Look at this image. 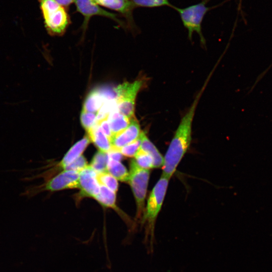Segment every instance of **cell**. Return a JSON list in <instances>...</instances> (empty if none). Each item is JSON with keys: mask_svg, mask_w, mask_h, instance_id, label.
<instances>
[{"mask_svg": "<svg viewBox=\"0 0 272 272\" xmlns=\"http://www.w3.org/2000/svg\"><path fill=\"white\" fill-rule=\"evenodd\" d=\"M134 7L157 8L163 6L172 7L169 0H130Z\"/></svg>", "mask_w": 272, "mask_h": 272, "instance_id": "22", "label": "cell"}, {"mask_svg": "<svg viewBox=\"0 0 272 272\" xmlns=\"http://www.w3.org/2000/svg\"><path fill=\"white\" fill-rule=\"evenodd\" d=\"M97 178L100 185H104L115 192H117L118 187L117 180L108 171L98 173Z\"/></svg>", "mask_w": 272, "mask_h": 272, "instance_id": "20", "label": "cell"}, {"mask_svg": "<svg viewBox=\"0 0 272 272\" xmlns=\"http://www.w3.org/2000/svg\"><path fill=\"white\" fill-rule=\"evenodd\" d=\"M97 123L100 126L103 132L110 140L112 136V133L107 118L101 120L97 122Z\"/></svg>", "mask_w": 272, "mask_h": 272, "instance_id": "26", "label": "cell"}, {"mask_svg": "<svg viewBox=\"0 0 272 272\" xmlns=\"http://www.w3.org/2000/svg\"><path fill=\"white\" fill-rule=\"evenodd\" d=\"M97 173L88 165L80 172L79 188L80 197L94 198L99 193L100 184L97 180Z\"/></svg>", "mask_w": 272, "mask_h": 272, "instance_id": "9", "label": "cell"}, {"mask_svg": "<svg viewBox=\"0 0 272 272\" xmlns=\"http://www.w3.org/2000/svg\"><path fill=\"white\" fill-rule=\"evenodd\" d=\"M150 175V170L139 167L134 160L129 164V183L137 205V220H141L145 210V200Z\"/></svg>", "mask_w": 272, "mask_h": 272, "instance_id": "5", "label": "cell"}, {"mask_svg": "<svg viewBox=\"0 0 272 272\" xmlns=\"http://www.w3.org/2000/svg\"><path fill=\"white\" fill-rule=\"evenodd\" d=\"M211 0H202L199 3L183 8L172 6L178 14L184 27L188 32L189 39L191 40L192 34H198L200 42L205 45L206 40L202 33L201 24L207 12L216 7H208L207 5Z\"/></svg>", "mask_w": 272, "mask_h": 272, "instance_id": "4", "label": "cell"}, {"mask_svg": "<svg viewBox=\"0 0 272 272\" xmlns=\"http://www.w3.org/2000/svg\"><path fill=\"white\" fill-rule=\"evenodd\" d=\"M87 162L84 156L81 155L64 170H71L81 172L88 166Z\"/></svg>", "mask_w": 272, "mask_h": 272, "instance_id": "25", "label": "cell"}, {"mask_svg": "<svg viewBox=\"0 0 272 272\" xmlns=\"http://www.w3.org/2000/svg\"><path fill=\"white\" fill-rule=\"evenodd\" d=\"M108 158L114 160L120 161L122 158V155L119 150L111 148L107 153Z\"/></svg>", "mask_w": 272, "mask_h": 272, "instance_id": "27", "label": "cell"}, {"mask_svg": "<svg viewBox=\"0 0 272 272\" xmlns=\"http://www.w3.org/2000/svg\"><path fill=\"white\" fill-rule=\"evenodd\" d=\"M80 172L71 170H64L42 184L28 187L23 192V195L28 197H32L43 191H55L79 188Z\"/></svg>", "mask_w": 272, "mask_h": 272, "instance_id": "6", "label": "cell"}, {"mask_svg": "<svg viewBox=\"0 0 272 272\" xmlns=\"http://www.w3.org/2000/svg\"><path fill=\"white\" fill-rule=\"evenodd\" d=\"M99 6L115 11L123 16L129 27H135L133 11L135 9L130 0H93Z\"/></svg>", "mask_w": 272, "mask_h": 272, "instance_id": "11", "label": "cell"}, {"mask_svg": "<svg viewBox=\"0 0 272 272\" xmlns=\"http://www.w3.org/2000/svg\"><path fill=\"white\" fill-rule=\"evenodd\" d=\"M116 197V192L104 185H100L99 192L94 198L102 206L112 208L118 212L115 204Z\"/></svg>", "mask_w": 272, "mask_h": 272, "instance_id": "17", "label": "cell"}, {"mask_svg": "<svg viewBox=\"0 0 272 272\" xmlns=\"http://www.w3.org/2000/svg\"><path fill=\"white\" fill-rule=\"evenodd\" d=\"M108 159L107 153L99 151L94 155L90 166L97 174L107 172Z\"/></svg>", "mask_w": 272, "mask_h": 272, "instance_id": "19", "label": "cell"}, {"mask_svg": "<svg viewBox=\"0 0 272 272\" xmlns=\"http://www.w3.org/2000/svg\"><path fill=\"white\" fill-rule=\"evenodd\" d=\"M107 95L101 91L95 90L92 91L86 97L82 110L98 113L105 103Z\"/></svg>", "mask_w": 272, "mask_h": 272, "instance_id": "14", "label": "cell"}, {"mask_svg": "<svg viewBox=\"0 0 272 272\" xmlns=\"http://www.w3.org/2000/svg\"><path fill=\"white\" fill-rule=\"evenodd\" d=\"M87 132L90 141L94 143L99 151L107 153L111 149L110 139L103 132L97 123Z\"/></svg>", "mask_w": 272, "mask_h": 272, "instance_id": "13", "label": "cell"}, {"mask_svg": "<svg viewBox=\"0 0 272 272\" xmlns=\"http://www.w3.org/2000/svg\"><path fill=\"white\" fill-rule=\"evenodd\" d=\"M170 179L161 175L150 192L144 212L140 220L145 228V243L149 253L153 251L154 229L157 217L161 210Z\"/></svg>", "mask_w": 272, "mask_h": 272, "instance_id": "2", "label": "cell"}, {"mask_svg": "<svg viewBox=\"0 0 272 272\" xmlns=\"http://www.w3.org/2000/svg\"><path fill=\"white\" fill-rule=\"evenodd\" d=\"M45 27L52 35H63L71 23L66 9L55 0H39Z\"/></svg>", "mask_w": 272, "mask_h": 272, "instance_id": "3", "label": "cell"}, {"mask_svg": "<svg viewBox=\"0 0 272 272\" xmlns=\"http://www.w3.org/2000/svg\"><path fill=\"white\" fill-rule=\"evenodd\" d=\"M140 137L141 139V149L148 153L152 157L154 168H162L164 163V157L144 132L142 131Z\"/></svg>", "mask_w": 272, "mask_h": 272, "instance_id": "15", "label": "cell"}, {"mask_svg": "<svg viewBox=\"0 0 272 272\" xmlns=\"http://www.w3.org/2000/svg\"><path fill=\"white\" fill-rule=\"evenodd\" d=\"M76 11L81 13L84 17V21L81 28L84 33L88 27L91 18L94 16H100L110 19L121 27H125L124 23L119 19L117 15L107 11L101 8L93 0H75Z\"/></svg>", "mask_w": 272, "mask_h": 272, "instance_id": "8", "label": "cell"}, {"mask_svg": "<svg viewBox=\"0 0 272 272\" xmlns=\"http://www.w3.org/2000/svg\"><path fill=\"white\" fill-rule=\"evenodd\" d=\"M112 136L125 129L130 119L120 113L117 109L112 111L107 117Z\"/></svg>", "mask_w": 272, "mask_h": 272, "instance_id": "16", "label": "cell"}, {"mask_svg": "<svg viewBox=\"0 0 272 272\" xmlns=\"http://www.w3.org/2000/svg\"><path fill=\"white\" fill-rule=\"evenodd\" d=\"M134 161L141 168L149 169L154 168L153 161L152 157L142 149L139 150L134 156Z\"/></svg>", "mask_w": 272, "mask_h": 272, "instance_id": "21", "label": "cell"}, {"mask_svg": "<svg viewBox=\"0 0 272 272\" xmlns=\"http://www.w3.org/2000/svg\"><path fill=\"white\" fill-rule=\"evenodd\" d=\"M212 75L211 72L190 107L182 117L164 157L161 175L169 179L175 172L190 145L192 122L197 106Z\"/></svg>", "mask_w": 272, "mask_h": 272, "instance_id": "1", "label": "cell"}, {"mask_svg": "<svg viewBox=\"0 0 272 272\" xmlns=\"http://www.w3.org/2000/svg\"><path fill=\"white\" fill-rule=\"evenodd\" d=\"M59 5L67 9L69 6L74 2L75 0H55Z\"/></svg>", "mask_w": 272, "mask_h": 272, "instance_id": "28", "label": "cell"}, {"mask_svg": "<svg viewBox=\"0 0 272 272\" xmlns=\"http://www.w3.org/2000/svg\"><path fill=\"white\" fill-rule=\"evenodd\" d=\"M90 142L88 135L76 143L56 166L57 169L64 170L69 165L81 156Z\"/></svg>", "mask_w": 272, "mask_h": 272, "instance_id": "12", "label": "cell"}, {"mask_svg": "<svg viewBox=\"0 0 272 272\" xmlns=\"http://www.w3.org/2000/svg\"><path fill=\"white\" fill-rule=\"evenodd\" d=\"M81 123L86 131L97 123V113L82 110L80 116Z\"/></svg>", "mask_w": 272, "mask_h": 272, "instance_id": "23", "label": "cell"}, {"mask_svg": "<svg viewBox=\"0 0 272 272\" xmlns=\"http://www.w3.org/2000/svg\"><path fill=\"white\" fill-rule=\"evenodd\" d=\"M141 132L140 125L138 120L135 117L131 118L129 125L125 129L111 138L112 148L119 150L124 146L138 139Z\"/></svg>", "mask_w": 272, "mask_h": 272, "instance_id": "10", "label": "cell"}, {"mask_svg": "<svg viewBox=\"0 0 272 272\" xmlns=\"http://www.w3.org/2000/svg\"><path fill=\"white\" fill-rule=\"evenodd\" d=\"M147 79L141 78L133 82H124L117 87V109L129 119L134 117L135 104L139 92L145 87Z\"/></svg>", "mask_w": 272, "mask_h": 272, "instance_id": "7", "label": "cell"}, {"mask_svg": "<svg viewBox=\"0 0 272 272\" xmlns=\"http://www.w3.org/2000/svg\"><path fill=\"white\" fill-rule=\"evenodd\" d=\"M107 171L117 180L122 182H128L129 172L120 161L108 158Z\"/></svg>", "mask_w": 272, "mask_h": 272, "instance_id": "18", "label": "cell"}, {"mask_svg": "<svg viewBox=\"0 0 272 272\" xmlns=\"http://www.w3.org/2000/svg\"><path fill=\"white\" fill-rule=\"evenodd\" d=\"M141 139L140 136L134 141L128 144L119 149L120 152L124 156L133 157L141 148Z\"/></svg>", "mask_w": 272, "mask_h": 272, "instance_id": "24", "label": "cell"}]
</instances>
